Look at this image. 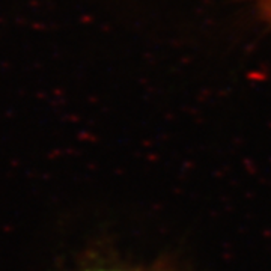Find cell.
Segmentation results:
<instances>
[{
  "label": "cell",
  "mask_w": 271,
  "mask_h": 271,
  "mask_svg": "<svg viewBox=\"0 0 271 271\" xmlns=\"http://www.w3.org/2000/svg\"><path fill=\"white\" fill-rule=\"evenodd\" d=\"M258 6L262 20L271 24V0H258Z\"/></svg>",
  "instance_id": "1"
},
{
  "label": "cell",
  "mask_w": 271,
  "mask_h": 271,
  "mask_svg": "<svg viewBox=\"0 0 271 271\" xmlns=\"http://www.w3.org/2000/svg\"><path fill=\"white\" fill-rule=\"evenodd\" d=\"M98 271H118V270H98Z\"/></svg>",
  "instance_id": "2"
}]
</instances>
